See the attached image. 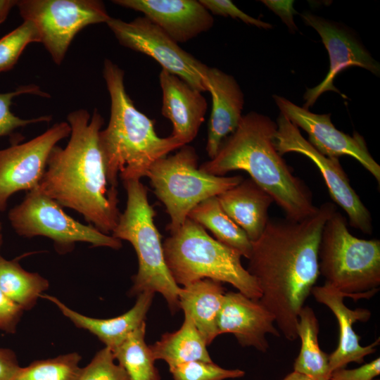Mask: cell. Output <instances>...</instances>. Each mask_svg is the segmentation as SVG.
I'll list each match as a JSON object with an SVG mask.
<instances>
[{
	"instance_id": "cell-1",
	"label": "cell",
	"mask_w": 380,
	"mask_h": 380,
	"mask_svg": "<svg viewBox=\"0 0 380 380\" xmlns=\"http://www.w3.org/2000/svg\"><path fill=\"white\" fill-rule=\"evenodd\" d=\"M336 210L332 203L326 202L300 221L270 219L260 236L252 241L247 270L261 291L259 302L289 341L298 338L299 312L319 275L322 232Z\"/></svg>"
},
{
	"instance_id": "cell-2",
	"label": "cell",
	"mask_w": 380,
	"mask_h": 380,
	"mask_svg": "<svg viewBox=\"0 0 380 380\" xmlns=\"http://www.w3.org/2000/svg\"><path fill=\"white\" fill-rule=\"evenodd\" d=\"M70 139L57 145L48 158L39 189L61 207L75 210L100 232L109 234L120 213L117 188H108L99 134L103 119L97 110L84 109L68 115Z\"/></svg>"
},
{
	"instance_id": "cell-3",
	"label": "cell",
	"mask_w": 380,
	"mask_h": 380,
	"mask_svg": "<svg viewBox=\"0 0 380 380\" xmlns=\"http://www.w3.org/2000/svg\"><path fill=\"white\" fill-rule=\"evenodd\" d=\"M277 122L270 117L251 111L243 115L216 156L200 167L203 172L224 176L234 170L246 172L284 211L286 218L305 220L318 210L308 186L295 176L293 169L274 145Z\"/></svg>"
},
{
	"instance_id": "cell-4",
	"label": "cell",
	"mask_w": 380,
	"mask_h": 380,
	"mask_svg": "<svg viewBox=\"0 0 380 380\" xmlns=\"http://www.w3.org/2000/svg\"><path fill=\"white\" fill-rule=\"evenodd\" d=\"M103 75L110 99V114L107 127L99 134V144L105 173L110 187L122 182L146 177L158 160L183 145L172 136L159 137L154 120L139 111L127 94L124 71L105 59Z\"/></svg>"
},
{
	"instance_id": "cell-5",
	"label": "cell",
	"mask_w": 380,
	"mask_h": 380,
	"mask_svg": "<svg viewBox=\"0 0 380 380\" xmlns=\"http://www.w3.org/2000/svg\"><path fill=\"white\" fill-rule=\"evenodd\" d=\"M167 269L179 286L210 279L228 283L246 296L259 300L261 291L255 278L242 265L241 255L188 218L163 243Z\"/></svg>"
},
{
	"instance_id": "cell-6",
	"label": "cell",
	"mask_w": 380,
	"mask_h": 380,
	"mask_svg": "<svg viewBox=\"0 0 380 380\" xmlns=\"http://www.w3.org/2000/svg\"><path fill=\"white\" fill-rule=\"evenodd\" d=\"M127 192L126 208L120 214L112 236L129 241L138 259V270L132 277L131 296L144 292L159 293L170 310L179 308V286L165 263L160 234L155 225L156 213L149 204L146 186L140 180L123 182Z\"/></svg>"
},
{
	"instance_id": "cell-7",
	"label": "cell",
	"mask_w": 380,
	"mask_h": 380,
	"mask_svg": "<svg viewBox=\"0 0 380 380\" xmlns=\"http://www.w3.org/2000/svg\"><path fill=\"white\" fill-rule=\"evenodd\" d=\"M318 266L324 284L348 298H371L380 285V241L353 236L346 218L336 210L322 232Z\"/></svg>"
},
{
	"instance_id": "cell-8",
	"label": "cell",
	"mask_w": 380,
	"mask_h": 380,
	"mask_svg": "<svg viewBox=\"0 0 380 380\" xmlns=\"http://www.w3.org/2000/svg\"><path fill=\"white\" fill-rule=\"evenodd\" d=\"M146 177L170 216L167 229L170 233L182 225L198 204L217 196L243 179L241 175L215 176L203 172L198 165L196 150L188 145L156 161Z\"/></svg>"
},
{
	"instance_id": "cell-9",
	"label": "cell",
	"mask_w": 380,
	"mask_h": 380,
	"mask_svg": "<svg viewBox=\"0 0 380 380\" xmlns=\"http://www.w3.org/2000/svg\"><path fill=\"white\" fill-rule=\"evenodd\" d=\"M62 208L38 186L29 191L23 201L10 210L8 219L18 235L27 238L47 237L53 241L59 253L71 251L77 242L115 250L122 247L120 240L91 224L77 221Z\"/></svg>"
},
{
	"instance_id": "cell-10",
	"label": "cell",
	"mask_w": 380,
	"mask_h": 380,
	"mask_svg": "<svg viewBox=\"0 0 380 380\" xmlns=\"http://www.w3.org/2000/svg\"><path fill=\"white\" fill-rule=\"evenodd\" d=\"M17 6L24 20L34 23L40 42L57 65L80 30L111 18L103 3L96 0H21Z\"/></svg>"
},
{
	"instance_id": "cell-11",
	"label": "cell",
	"mask_w": 380,
	"mask_h": 380,
	"mask_svg": "<svg viewBox=\"0 0 380 380\" xmlns=\"http://www.w3.org/2000/svg\"><path fill=\"white\" fill-rule=\"evenodd\" d=\"M106 24L121 45L151 57L162 69L178 76L195 89L207 91L208 66L182 49L146 17L129 22L110 18Z\"/></svg>"
},
{
	"instance_id": "cell-12",
	"label": "cell",
	"mask_w": 380,
	"mask_h": 380,
	"mask_svg": "<svg viewBox=\"0 0 380 380\" xmlns=\"http://www.w3.org/2000/svg\"><path fill=\"white\" fill-rule=\"evenodd\" d=\"M274 145L282 156L298 153L310 158L320 171L332 200L346 213L348 224L366 234L373 232L370 212L350 185L338 159L328 158L315 148L300 134L298 127L279 114Z\"/></svg>"
},
{
	"instance_id": "cell-13",
	"label": "cell",
	"mask_w": 380,
	"mask_h": 380,
	"mask_svg": "<svg viewBox=\"0 0 380 380\" xmlns=\"http://www.w3.org/2000/svg\"><path fill=\"white\" fill-rule=\"evenodd\" d=\"M70 131L68 122H61L25 143L0 151V212L13 194L39 186L51 151Z\"/></svg>"
},
{
	"instance_id": "cell-14",
	"label": "cell",
	"mask_w": 380,
	"mask_h": 380,
	"mask_svg": "<svg viewBox=\"0 0 380 380\" xmlns=\"http://www.w3.org/2000/svg\"><path fill=\"white\" fill-rule=\"evenodd\" d=\"M275 103L284 115L297 127L305 130L308 141L319 153L330 158L338 159L348 156L357 160L380 183V165L369 152L364 137L354 132L352 136L338 129L331 121V114L313 113L298 106L287 99L272 96Z\"/></svg>"
},
{
	"instance_id": "cell-15",
	"label": "cell",
	"mask_w": 380,
	"mask_h": 380,
	"mask_svg": "<svg viewBox=\"0 0 380 380\" xmlns=\"http://www.w3.org/2000/svg\"><path fill=\"white\" fill-rule=\"evenodd\" d=\"M303 22L314 28L319 34L328 51L330 66L325 78L317 86L307 89L303 98L304 108L312 106L317 99L327 91L341 94L334 85L336 76L351 66L366 69L376 76L380 74L379 63L355 35L353 31L343 25L306 12L300 14Z\"/></svg>"
},
{
	"instance_id": "cell-16",
	"label": "cell",
	"mask_w": 380,
	"mask_h": 380,
	"mask_svg": "<svg viewBox=\"0 0 380 380\" xmlns=\"http://www.w3.org/2000/svg\"><path fill=\"white\" fill-rule=\"evenodd\" d=\"M113 2L142 13L177 44L187 42L208 32L214 25L213 15L197 0H115Z\"/></svg>"
},
{
	"instance_id": "cell-17",
	"label": "cell",
	"mask_w": 380,
	"mask_h": 380,
	"mask_svg": "<svg viewBox=\"0 0 380 380\" xmlns=\"http://www.w3.org/2000/svg\"><path fill=\"white\" fill-rule=\"evenodd\" d=\"M274 324L273 315L259 300L239 291L225 293L218 317L219 335L232 334L241 346L265 353L269 348L266 336H280Z\"/></svg>"
},
{
	"instance_id": "cell-18",
	"label": "cell",
	"mask_w": 380,
	"mask_h": 380,
	"mask_svg": "<svg viewBox=\"0 0 380 380\" xmlns=\"http://www.w3.org/2000/svg\"><path fill=\"white\" fill-rule=\"evenodd\" d=\"M311 294L317 302L326 305L333 312L338 324V346L329 355L331 373L346 367L350 362L361 364L367 355L376 351V347L379 344V338L371 344L362 346L360 343V336L353 328L355 322L369 319L372 314L369 310L361 308L353 310L348 308L344 303V298L348 296L327 284L315 286Z\"/></svg>"
},
{
	"instance_id": "cell-19",
	"label": "cell",
	"mask_w": 380,
	"mask_h": 380,
	"mask_svg": "<svg viewBox=\"0 0 380 380\" xmlns=\"http://www.w3.org/2000/svg\"><path fill=\"white\" fill-rule=\"evenodd\" d=\"M205 84L212 99L205 150L212 159L238 127L243 117L244 96L235 78L217 68L208 67Z\"/></svg>"
},
{
	"instance_id": "cell-20",
	"label": "cell",
	"mask_w": 380,
	"mask_h": 380,
	"mask_svg": "<svg viewBox=\"0 0 380 380\" xmlns=\"http://www.w3.org/2000/svg\"><path fill=\"white\" fill-rule=\"evenodd\" d=\"M162 90L161 113L172 125L170 136L186 145L197 136L208 104L202 92L163 69L159 74Z\"/></svg>"
},
{
	"instance_id": "cell-21",
	"label": "cell",
	"mask_w": 380,
	"mask_h": 380,
	"mask_svg": "<svg viewBox=\"0 0 380 380\" xmlns=\"http://www.w3.org/2000/svg\"><path fill=\"white\" fill-rule=\"evenodd\" d=\"M154 294L151 292L140 293L137 296L134 305L130 310L120 316L110 319H97L86 316L70 308L53 296L43 293L40 298L51 302L75 327L95 335L106 347L113 351L131 332L146 322V317Z\"/></svg>"
},
{
	"instance_id": "cell-22",
	"label": "cell",
	"mask_w": 380,
	"mask_h": 380,
	"mask_svg": "<svg viewBox=\"0 0 380 380\" xmlns=\"http://www.w3.org/2000/svg\"><path fill=\"white\" fill-rule=\"evenodd\" d=\"M228 216L238 224L252 241L262 234L268 220V210L272 198L251 178L217 196Z\"/></svg>"
},
{
	"instance_id": "cell-23",
	"label": "cell",
	"mask_w": 380,
	"mask_h": 380,
	"mask_svg": "<svg viewBox=\"0 0 380 380\" xmlns=\"http://www.w3.org/2000/svg\"><path fill=\"white\" fill-rule=\"evenodd\" d=\"M225 293L222 282L210 279L180 287L179 308L192 319L208 346L219 335L218 317Z\"/></svg>"
},
{
	"instance_id": "cell-24",
	"label": "cell",
	"mask_w": 380,
	"mask_h": 380,
	"mask_svg": "<svg viewBox=\"0 0 380 380\" xmlns=\"http://www.w3.org/2000/svg\"><path fill=\"white\" fill-rule=\"evenodd\" d=\"M207 346L192 319L184 315L178 330L164 334L150 348L156 360H163L172 368L191 361L213 362Z\"/></svg>"
},
{
	"instance_id": "cell-25",
	"label": "cell",
	"mask_w": 380,
	"mask_h": 380,
	"mask_svg": "<svg viewBox=\"0 0 380 380\" xmlns=\"http://www.w3.org/2000/svg\"><path fill=\"white\" fill-rule=\"evenodd\" d=\"M319 322L314 310L309 306H303L299 312L296 326V334L300 339L301 346L293 368V371L313 380H329V355L319 347Z\"/></svg>"
},
{
	"instance_id": "cell-26",
	"label": "cell",
	"mask_w": 380,
	"mask_h": 380,
	"mask_svg": "<svg viewBox=\"0 0 380 380\" xmlns=\"http://www.w3.org/2000/svg\"><path fill=\"white\" fill-rule=\"evenodd\" d=\"M188 218L209 230L219 242L234 249L247 259L250 257L251 241L224 212L217 196L207 198L198 204L190 211Z\"/></svg>"
},
{
	"instance_id": "cell-27",
	"label": "cell",
	"mask_w": 380,
	"mask_h": 380,
	"mask_svg": "<svg viewBox=\"0 0 380 380\" xmlns=\"http://www.w3.org/2000/svg\"><path fill=\"white\" fill-rule=\"evenodd\" d=\"M49 287V281L39 274L28 272L18 261L0 255V289L23 310H31Z\"/></svg>"
},
{
	"instance_id": "cell-28",
	"label": "cell",
	"mask_w": 380,
	"mask_h": 380,
	"mask_svg": "<svg viewBox=\"0 0 380 380\" xmlns=\"http://www.w3.org/2000/svg\"><path fill=\"white\" fill-rule=\"evenodd\" d=\"M146 327L145 322L112 351L129 380H160L156 360L145 340Z\"/></svg>"
},
{
	"instance_id": "cell-29",
	"label": "cell",
	"mask_w": 380,
	"mask_h": 380,
	"mask_svg": "<svg viewBox=\"0 0 380 380\" xmlns=\"http://www.w3.org/2000/svg\"><path fill=\"white\" fill-rule=\"evenodd\" d=\"M82 357L76 352L33 361L20 367L13 380H78Z\"/></svg>"
},
{
	"instance_id": "cell-30",
	"label": "cell",
	"mask_w": 380,
	"mask_h": 380,
	"mask_svg": "<svg viewBox=\"0 0 380 380\" xmlns=\"http://www.w3.org/2000/svg\"><path fill=\"white\" fill-rule=\"evenodd\" d=\"M40 42L38 30L33 22L24 20L15 30L0 39V72L11 70L25 47Z\"/></svg>"
},
{
	"instance_id": "cell-31",
	"label": "cell",
	"mask_w": 380,
	"mask_h": 380,
	"mask_svg": "<svg viewBox=\"0 0 380 380\" xmlns=\"http://www.w3.org/2000/svg\"><path fill=\"white\" fill-rule=\"evenodd\" d=\"M173 380H224L241 378L244 371L224 369L213 362L191 361L169 368Z\"/></svg>"
},
{
	"instance_id": "cell-32",
	"label": "cell",
	"mask_w": 380,
	"mask_h": 380,
	"mask_svg": "<svg viewBox=\"0 0 380 380\" xmlns=\"http://www.w3.org/2000/svg\"><path fill=\"white\" fill-rule=\"evenodd\" d=\"M24 94L49 96L47 93L42 91L39 87L33 84L20 87L11 92L0 94V137L9 135L17 128L32 123L49 122L51 120V117L49 115L28 120L15 115L11 111L12 100L14 97Z\"/></svg>"
},
{
	"instance_id": "cell-33",
	"label": "cell",
	"mask_w": 380,
	"mask_h": 380,
	"mask_svg": "<svg viewBox=\"0 0 380 380\" xmlns=\"http://www.w3.org/2000/svg\"><path fill=\"white\" fill-rule=\"evenodd\" d=\"M115 360L112 350L105 346L82 367L78 380H129L124 368Z\"/></svg>"
},
{
	"instance_id": "cell-34",
	"label": "cell",
	"mask_w": 380,
	"mask_h": 380,
	"mask_svg": "<svg viewBox=\"0 0 380 380\" xmlns=\"http://www.w3.org/2000/svg\"><path fill=\"white\" fill-rule=\"evenodd\" d=\"M203 6L213 15L239 19L246 24L263 29H271L272 25L253 18L239 9L230 0H200Z\"/></svg>"
},
{
	"instance_id": "cell-35",
	"label": "cell",
	"mask_w": 380,
	"mask_h": 380,
	"mask_svg": "<svg viewBox=\"0 0 380 380\" xmlns=\"http://www.w3.org/2000/svg\"><path fill=\"white\" fill-rule=\"evenodd\" d=\"M23 309L0 289V331L14 334L23 313Z\"/></svg>"
},
{
	"instance_id": "cell-36",
	"label": "cell",
	"mask_w": 380,
	"mask_h": 380,
	"mask_svg": "<svg viewBox=\"0 0 380 380\" xmlns=\"http://www.w3.org/2000/svg\"><path fill=\"white\" fill-rule=\"evenodd\" d=\"M379 374L380 358L377 357L357 368L336 369L331 373L329 380H374Z\"/></svg>"
},
{
	"instance_id": "cell-37",
	"label": "cell",
	"mask_w": 380,
	"mask_h": 380,
	"mask_svg": "<svg viewBox=\"0 0 380 380\" xmlns=\"http://www.w3.org/2000/svg\"><path fill=\"white\" fill-rule=\"evenodd\" d=\"M261 2L279 16L290 32H295L298 30L293 20V15L298 14L293 8L294 1L262 0Z\"/></svg>"
},
{
	"instance_id": "cell-38",
	"label": "cell",
	"mask_w": 380,
	"mask_h": 380,
	"mask_svg": "<svg viewBox=\"0 0 380 380\" xmlns=\"http://www.w3.org/2000/svg\"><path fill=\"white\" fill-rule=\"evenodd\" d=\"M20 367L14 351L0 348V380H13Z\"/></svg>"
},
{
	"instance_id": "cell-39",
	"label": "cell",
	"mask_w": 380,
	"mask_h": 380,
	"mask_svg": "<svg viewBox=\"0 0 380 380\" xmlns=\"http://www.w3.org/2000/svg\"><path fill=\"white\" fill-rule=\"evenodd\" d=\"M15 0H0V25L6 19L11 9L17 6Z\"/></svg>"
},
{
	"instance_id": "cell-40",
	"label": "cell",
	"mask_w": 380,
	"mask_h": 380,
	"mask_svg": "<svg viewBox=\"0 0 380 380\" xmlns=\"http://www.w3.org/2000/svg\"><path fill=\"white\" fill-rule=\"evenodd\" d=\"M281 380H313L308 376L301 374L300 372L293 371L292 372L287 374Z\"/></svg>"
},
{
	"instance_id": "cell-41",
	"label": "cell",
	"mask_w": 380,
	"mask_h": 380,
	"mask_svg": "<svg viewBox=\"0 0 380 380\" xmlns=\"http://www.w3.org/2000/svg\"><path fill=\"white\" fill-rule=\"evenodd\" d=\"M2 243H3L2 226L0 222V248L2 245Z\"/></svg>"
}]
</instances>
